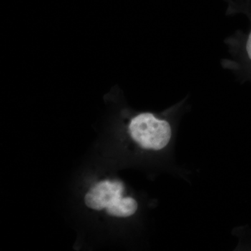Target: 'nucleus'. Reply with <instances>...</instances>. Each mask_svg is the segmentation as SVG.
<instances>
[{
  "mask_svg": "<svg viewBox=\"0 0 251 251\" xmlns=\"http://www.w3.org/2000/svg\"><path fill=\"white\" fill-rule=\"evenodd\" d=\"M227 14L243 13L250 20L251 28L247 33L236 31L226 40L232 59H225L222 64L232 71L243 81L251 82V9L249 1L227 0Z\"/></svg>",
  "mask_w": 251,
  "mask_h": 251,
  "instance_id": "f257e3e1",
  "label": "nucleus"
},
{
  "mask_svg": "<svg viewBox=\"0 0 251 251\" xmlns=\"http://www.w3.org/2000/svg\"><path fill=\"white\" fill-rule=\"evenodd\" d=\"M128 128L132 139L146 150H161L172 138L171 123L151 112L135 115L130 120Z\"/></svg>",
  "mask_w": 251,
  "mask_h": 251,
  "instance_id": "f03ea898",
  "label": "nucleus"
},
{
  "mask_svg": "<svg viewBox=\"0 0 251 251\" xmlns=\"http://www.w3.org/2000/svg\"><path fill=\"white\" fill-rule=\"evenodd\" d=\"M124 186L119 181H100L86 194V205L95 210L106 209L123 197Z\"/></svg>",
  "mask_w": 251,
  "mask_h": 251,
  "instance_id": "7ed1b4c3",
  "label": "nucleus"
},
{
  "mask_svg": "<svg viewBox=\"0 0 251 251\" xmlns=\"http://www.w3.org/2000/svg\"><path fill=\"white\" fill-rule=\"evenodd\" d=\"M138 209V203L130 197H122L106 208L107 212L115 217L126 218L133 215Z\"/></svg>",
  "mask_w": 251,
  "mask_h": 251,
  "instance_id": "20e7f679",
  "label": "nucleus"
}]
</instances>
